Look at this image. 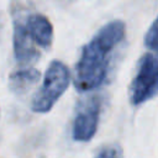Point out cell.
Listing matches in <instances>:
<instances>
[{"label":"cell","mask_w":158,"mask_h":158,"mask_svg":"<svg viewBox=\"0 0 158 158\" xmlns=\"http://www.w3.org/2000/svg\"><path fill=\"white\" fill-rule=\"evenodd\" d=\"M41 78L40 70H37L33 67H26L20 68L17 70H14L9 75V88L14 94L22 95L31 86H33Z\"/></svg>","instance_id":"obj_7"},{"label":"cell","mask_w":158,"mask_h":158,"mask_svg":"<svg viewBox=\"0 0 158 158\" xmlns=\"http://www.w3.org/2000/svg\"><path fill=\"white\" fill-rule=\"evenodd\" d=\"M69 81L70 72L68 67L60 60H52L44 73L41 88L32 99V111L44 114L52 110L58 99L68 89Z\"/></svg>","instance_id":"obj_2"},{"label":"cell","mask_w":158,"mask_h":158,"mask_svg":"<svg viewBox=\"0 0 158 158\" xmlns=\"http://www.w3.org/2000/svg\"><path fill=\"white\" fill-rule=\"evenodd\" d=\"M94 158H122V151L116 144H109L102 147Z\"/></svg>","instance_id":"obj_9"},{"label":"cell","mask_w":158,"mask_h":158,"mask_svg":"<svg viewBox=\"0 0 158 158\" xmlns=\"http://www.w3.org/2000/svg\"><path fill=\"white\" fill-rule=\"evenodd\" d=\"M144 44L149 51H152V53L158 56V16L154 19V21L146 32Z\"/></svg>","instance_id":"obj_8"},{"label":"cell","mask_w":158,"mask_h":158,"mask_svg":"<svg viewBox=\"0 0 158 158\" xmlns=\"http://www.w3.org/2000/svg\"><path fill=\"white\" fill-rule=\"evenodd\" d=\"M101 98L91 95L79 102L74 121H73V138L79 142L90 141L99 126L101 112Z\"/></svg>","instance_id":"obj_4"},{"label":"cell","mask_w":158,"mask_h":158,"mask_svg":"<svg viewBox=\"0 0 158 158\" xmlns=\"http://www.w3.org/2000/svg\"><path fill=\"white\" fill-rule=\"evenodd\" d=\"M20 15L23 27L32 40V42L40 48L48 49L53 42V26L49 19L42 14H28L23 16L20 11L16 12Z\"/></svg>","instance_id":"obj_6"},{"label":"cell","mask_w":158,"mask_h":158,"mask_svg":"<svg viewBox=\"0 0 158 158\" xmlns=\"http://www.w3.org/2000/svg\"><path fill=\"white\" fill-rule=\"evenodd\" d=\"M14 54L16 62L22 67H30L40 58V51L27 35L19 14L14 12Z\"/></svg>","instance_id":"obj_5"},{"label":"cell","mask_w":158,"mask_h":158,"mask_svg":"<svg viewBox=\"0 0 158 158\" xmlns=\"http://www.w3.org/2000/svg\"><path fill=\"white\" fill-rule=\"evenodd\" d=\"M158 96V56L144 53L137 63L128 88L130 102L139 106Z\"/></svg>","instance_id":"obj_3"},{"label":"cell","mask_w":158,"mask_h":158,"mask_svg":"<svg viewBox=\"0 0 158 158\" xmlns=\"http://www.w3.org/2000/svg\"><path fill=\"white\" fill-rule=\"evenodd\" d=\"M126 38V23L112 20L105 23L81 48L74 70V86L79 91H93L102 86L110 73L114 54Z\"/></svg>","instance_id":"obj_1"}]
</instances>
